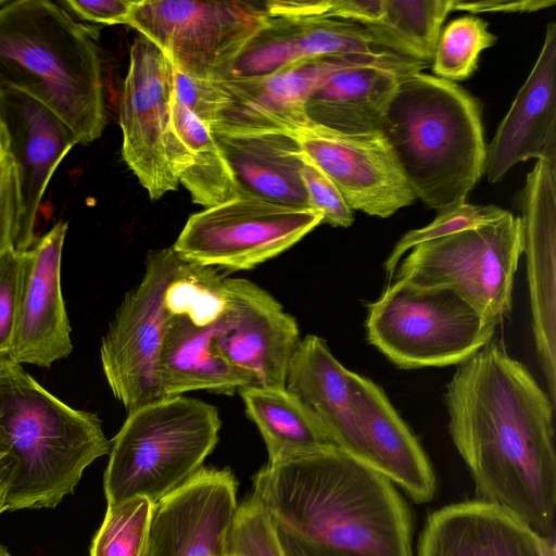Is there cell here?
Here are the masks:
<instances>
[{"instance_id": "cell-1", "label": "cell", "mask_w": 556, "mask_h": 556, "mask_svg": "<svg viewBox=\"0 0 556 556\" xmlns=\"http://www.w3.org/2000/svg\"><path fill=\"white\" fill-rule=\"evenodd\" d=\"M444 401L452 441L479 500L554 541V403L498 339L456 365Z\"/></svg>"}, {"instance_id": "cell-2", "label": "cell", "mask_w": 556, "mask_h": 556, "mask_svg": "<svg viewBox=\"0 0 556 556\" xmlns=\"http://www.w3.org/2000/svg\"><path fill=\"white\" fill-rule=\"evenodd\" d=\"M252 493L277 528L328 556H415L396 486L336 446L267 463Z\"/></svg>"}, {"instance_id": "cell-3", "label": "cell", "mask_w": 556, "mask_h": 556, "mask_svg": "<svg viewBox=\"0 0 556 556\" xmlns=\"http://www.w3.org/2000/svg\"><path fill=\"white\" fill-rule=\"evenodd\" d=\"M99 31L61 4L14 0L0 7V90L42 103L86 146L106 124Z\"/></svg>"}, {"instance_id": "cell-4", "label": "cell", "mask_w": 556, "mask_h": 556, "mask_svg": "<svg viewBox=\"0 0 556 556\" xmlns=\"http://www.w3.org/2000/svg\"><path fill=\"white\" fill-rule=\"evenodd\" d=\"M110 447L96 414L65 404L21 364L0 366V471L8 482L7 510L54 508Z\"/></svg>"}, {"instance_id": "cell-5", "label": "cell", "mask_w": 556, "mask_h": 556, "mask_svg": "<svg viewBox=\"0 0 556 556\" xmlns=\"http://www.w3.org/2000/svg\"><path fill=\"white\" fill-rule=\"evenodd\" d=\"M380 131L416 199L437 213L465 203L484 172L481 110L456 83L421 72L405 76Z\"/></svg>"}, {"instance_id": "cell-6", "label": "cell", "mask_w": 556, "mask_h": 556, "mask_svg": "<svg viewBox=\"0 0 556 556\" xmlns=\"http://www.w3.org/2000/svg\"><path fill=\"white\" fill-rule=\"evenodd\" d=\"M220 427L214 405L184 395L129 412L111 442L103 476L108 505L135 497L155 504L179 489L203 467Z\"/></svg>"}, {"instance_id": "cell-7", "label": "cell", "mask_w": 556, "mask_h": 556, "mask_svg": "<svg viewBox=\"0 0 556 556\" xmlns=\"http://www.w3.org/2000/svg\"><path fill=\"white\" fill-rule=\"evenodd\" d=\"M367 309L368 342L402 369L458 365L491 341L497 327L451 287L399 279Z\"/></svg>"}, {"instance_id": "cell-8", "label": "cell", "mask_w": 556, "mask_h": 556, "mask_svg": "<svg viewBox=\"0 0 556 556\" xmlns=\"http://www.w3.org/2000/svg\"><path fill=\"white\" fill-rule=\"evenodd\" d=\"M523 253L521 216L507 212L486 225L415 245L393 278L421 288H453L486 320L511 313L513 288Z\"/></svg>"}, {"instance_id": "cell-9", "label": "cell", "mask_w": 556, "mask_h": 556, "mask_svg": "<svg viewBox=\"0 0 556 556\" xmlns=\"http://www.w3.org/2000/svg\"><path fill=\"white\" fill-rule=\"evenodd\" d=\"M174 66L149 39L139 35L119 102L122 155L151 200L177 189L192 156L173 124Z\"/></svg>"}, {"instance_id": "cell-10", "label": "cell", "mask_w": 556, "mask_h": 556, "mask_svg": "<svg viewBox=\"0 0 556 556\" xmlns=\"http://www.w3.org/2000/svg\"><path fill=\"white\" fill-rule=\"evenodd\" d=\"M321 223L317 210L242 192L192 214L172 248L184 262L247 270L287 251Z\"/></svg>"}, {"instance_id": "cell-11", "label": "cell", "mask_w": 556, "mask_h": 556, "mask_svg": "<svg viewBox=\"0 0 556 556\" xmlns=\"http://www.w3.org/2000/svg\"><path fill=\"white\" fill-rule=\"evenodd\" d=\"M269 16L266 1H138L127 24L152 41L174 68L223 76Z\"/></svg>"}, {"instance_id": "cell-12", "label": "cell", "mask_w": 556, "mask_h": 556, "mask_svg": "<svg viewBox=\"0 0 556 556\" xmlns=\"http://www.w3.org/2000/svg\"><path fill=\"white\" fill-rule=\"evenodd\" d=\"M182 260L174 249L150 251L139 283L123 298L103 336V374L116 400L127 412L163 399L157 361L168 316L163 295Z\"/></svg>"}, {"instance_id": "cell-13", "label": "cell", "mask_w": 556, "mask_h": 556, "mask_svg": "<svg viewBox=\"0 0 556 556\" xmlns=\"http://www.w3.org/2000/svg\"><path fill=\"white\" fill-rule=\"evenodd\" d=\"M391 51L353 53L305 60L273 74L255 77L217 78L226 92V103L211 127L213 134L294 135L308 123L305 102L332 73L376 62Z\"/></svg>"}, {"instance_id": "cell-14", "label": "cell", "mask_w": 556, "mask_h": 556, "mask_svg": "<svg viewBox=\"0 0 556 556\" xmlns=\"http://www.w3.org/2000/svg\"><path fill=\"white\" fill-rule=\"evenodd\" d=\"M294 136L352 211L386 218L416 200L381 131L344 134L308 119Z\"/></svg>"}, {"instance_id": "cell-15", "label": "cell", "mask_w": 556, "mask_h": 556, "mask_svg": "<svg viewBox=\"0 0 556 556\" xmlns=\"http://www.w3.org/2000/svg\"><path fill=\"white\" fill-rule=\"evenodd\" d=\"M0 123L17 189L12 245L24 252L35 242L38 208L55 168L79 142L55 113L15 90H0Z\"/></svg>"}, {"instance_id": "cell-16", "label": "cell", "mask_w": 556, "mask_h": 556, "mask_svg": "<svg viewBox=\"0 0 556 556\" xmlns=\"http://www.w3.org/2000/svg\"><path fill=\"white\" fill-rule=\"evenodd\" d=\"M229 312L213 348L229 365L249 372L255 387L285 389L301 341L296 320L266 290L244 278H225Z\"/></svg>"}, {"instance_id": "cell-17", "label": "cell", "mask_w": 556, "mask_h": 556, "mask_svg": "<svg viewBox=\"0 0 556 556\" xmlns=\"http://www.w3.org/2000/svg\"><path fill=\"white\" fill-rule=\"evenodd\" d=\"M237 486L229 468L202 467L154 504L142 556H226Z\"/></svg>"}, {"instance_id": "cell-18", "label": "cell", "mask_w": 556, "mask_h": 556, "mask_svg": "<svg viewBox=\"0 0 556 556\" xmlns=\"http://www.w3.org/2000/svg\"><path fill=\"white\" fill-rule=\"evenodd\" d=\"M67 224L56 223L21 252L11 361L49 368L72 350L71 326L61 287Z\"/></svg>"}, {"instance_id": "cell-19", "label": "cell", "mask_w": 556, "mask_h": 556, "mask_svg": "<svg viewBox=\"0 0 556 556\" xmlns=\"http://www.w3.org/2000/svg\"><path fill=\"white\" fill-rule=\"evenodd\" d=\"M532 331L547 394L556 395V163L538 160L521 192Z\"/></svg>"}, {"instance_id": "cell-20", "label": "cell", "mask_w": 556, "mask_h": 556, "mask_svg": "<svg viewBox=\"0 0 556 556\" xmlns=\"http://www.w3.org/2000/svg\"><path fill=\"white\" fill-rule=\"evenodd\" d=\"M382 50L371 31L358 23L326 16L269 14L218 78L264 76L305 60Z\"/></svg>"}, {"instance_id": "cell-21", "label": "cell", "mask_w": 556, "mask_h": 556, "mask_svg": "<svg viewBox=\"0 0 556 556\" xmlns=\"http://www.w3.org/2000/svg\"><path fill=\"white\" fill-rule=\"evenodd\" d=\"M530 159L556 163V24L546 27L540 54L486 146L484 172L498 182Z\"/></svg>"}, {"instance_id": "cell-22", "label": "cell", "mask_w": 556, "mask_h": 556, "mask_svg": "<svg viewBox=\"0 0 556 556\" xmlns=\"http://www.w3.org/2000/svg\"><path fill=\"white\" fill-rule=\"evenodd\" d=\"M554 541L482 500L432 511L421 530L416 556H554Z\"/></svg>"}, {"instance_id": "cell-23", "label": "cell", "mask_w": 556, "mask_h": 556, "mask_svg": "<svg viewBox=\"0 0 556 556\" xmlns=\"http://www.w3.org/2000/svg\"><path fill=\"white\" fill-rule=\"evenodd\" d=\"M349 381L363 442V463L416 503L430 502L437 492V478L418 439L374 381L353 371Z\"/></svg>"}, {"instance_id": "cell-24", "label": "cell", "mask_w": 556, "mask_h": 556, "mask_svg": "<svg viewBox=\"0 0 556 556\" xmlns=\"http://www.w3.org/2000/svg\"><path fill=\"white\" fill-rule=\"evenodd\" d=\"M427 66L426 62L390 52L376 62L339 70L308 96L306 116L344 134L378 132L400 81Z\"/></svg>"}, {"instance_id": "cell-25", "label": "cell", "mask_w": 556, "mask_h": 556, "mask_svg": "<svg viewBox=\"0 0 556 556\" xmlns=\"http://www.w3.org/2000/svg\"><path fill=\"white\" fill-rule=\"evenodd\" d=\"M350 371L333 356L323 338L307 334L290 361L286 390L313 415L332 445L363 463Z\"/></svg>"}, {"instance_id": "cell-26", "label": "cell", "mask_w": 556, "mask_h": 556, "mask_svg": "<svg viewBox=\"0 0 556 556\" xmlns=\"http://www.w3.org/2000/svg\"><path fill=\"white\" fill-rule=\"evenodd\" d=\"M226 317L211 327H197L186 318L168 317L157 361L163 397L195 390L232 395L240 388L255 386L249 372L229 365L213 348L214 337Z\"/></svg>"}, {"instance_id": "cell-27", "label": "cell", "mask_w": 556, "mask_h": 556, "mask_svg": "<svg viewBox=\"0 0 556 556\" xmlns=\"http://www.w3.org/2000/svg\"><path fill=\"white\" fill-rule=\"evenodd\" d=\"M214 136L242 192L282 205L312 208L301 177L303 152L294 135Z\"/></svg>"}, {"instance_id": "cell-28", "label": "cell", "mask_w": 556, "mask_h": 556, "mask_svg": "<svg viewBox=\"0 0 556 556\" xmlns=\"http://www.w3.org/2000/svg\"><path fill=\"white\" fill-rule=\"evenodd\" d=\"M238 393L247 416L263 437L269 464L334 446L313 415L286 388L252 386L240 388Z\"/></svg>"}, {"instance_id": "cell-29", "label": "cell", "mask_w": 556, "mask_h": 556, "mask_svg": "<svg viewBox=\"0 0 556 556\" xmlns=\"http://www.w3.org/2000/svg\"><path fill=\"white\" fill-rule=\"evenodd\" d=\"M172 115L174 128L192 156L179 177L192 202L207 208L239 197L241 187L210 128L174 97Z\"/></svg>"}, {"instance_id": "cell-30", "label": "cell", "mask_w": 556, "mask_h": 556, "mask_svg": "<svg viewBox=\"0 0 556 556\" xmlns=\"http://www.w3.org/2000/svg\"><path fill=\"white\" fill-rule=\"evenodd\" d=\"M454 0H383L381 17L364 25L380 48L429 63Z\"/></svg>"}, {"instance_id": "cell-31", "label": "cell", "mask_w": 556, "mask_h": 556, "mask_svg": "<svg viewBox=\"0 0 556 556\" xmlns=\"http://www.w3.org/2000/svg\"><path fill=\"white\" fill-rule=\"evenodd\" d=\"M163 307L168 317H182L197 327H211L229 312L225 278L216 267L182 261L165 289Z\"/></svg>"}, {"instance_id": "cell-32", "label": "cell", "mask_w": 556, "mask_h": 556, "mask_svg": "<svg viewBox=\"0 0 556 556\" xmlns=\"http://www.w3.org/2000/svg\"><path fill=\"white\" fill-rule=\"evenodd\" d=\"M496 42L488 23L473 15L453 20L440 34L434 54L433 72L450 81L469 78L478 67L481 52Z\"/></svg>"}, {"instance_id": "cell-33", "label": "cell", "mask_w": 556, "mask_h": 556, "mask_svg": "<svg viewBox=\"0 0 556 556\" xmlns=\"http://www.w3.org/2000/svg\"><path fill=\"white\" fill-rule=\"evenodd\" d=\"M153 507L147 497L108 505L104 519L93 536L90 556H142Z\"/></svg>"}, {"instance_id": "cell-34", "label": "cell", "mask_w": 556, "mask_h": 556, "mask_svg": "<svg viewBox=\"0 0 556 556\" xmlns=\"http://www.w3.org/2000/svg\"><path fill=\"white\" fill-rule=\"evenodd\" d=\"M508 211L495 205H460L438 212L427 226L407 231L393 247L384 262V270L392 281L403 255L415 245L443 238L458 231L480 227L503 217Z\"/></svg>"}, {"instance_id": "cell-35", "label": "cell", "mask_w": 556, "mask_h": 556, "mask_svg": "<svg viewBox=\"0 0 556 556\" xmlns=\"http://www.w3.org/2000/svg\"><path fill=\"white\" fill-rule=\"evenodd\" d=\"M226 556H283L276 523L253 493L237 506Z\"/></svg>"}, {"instance_id": "cell-36", "label": "cell", "mask_w": 556, "mask_h": 556, "mask_svg": "<svg viewBox=\"0 0 556 556\" xmlns=\"http://www.w3.org/2000/svg\"><path fill=\"white\" fill-rule=\"evenodd\" d=\"M174 100L210 129L226 103V92L217 78H201L174 68Z\"/></svg>"}, {"instance_id": "cell-37", "label": "cell", "mask_w": 556, "mask_h": 556, "mask_svg": "<svg viewBox=\"0 0 556 556\" xmlns=\"http://www.w3.org/2000/svg\"><path fill=\"white\" fill-rule=\"evenodd\" d=\"M301 177L309 206L323 214V223L333 227H350L353 213L334 182L303 154Z\"/></svg>"}, {"instance_id": "cell-38", "label": "cell", "mask_w": 556, "mask_h": 556, "mask_svg": "<svg viewBox=\"0 0 556 556\" xmlns=\"http://www.w3.org/2000/svg\"><path fill=\"white\" fill-rule=\"evenodd\" d=\"M21 252L8 249L0 257V366L12 362Z\"/></svg>"}, {"instance_id": "cell-39", "label": "cell", "mask_w": 556, "mask_h": 556, "mask_svg": "<svg viewBox=\"0 0 556 556\" xmlns=\"http://www.w3.org/2000/svg\"><path fill=\"white\" fill-rule=\"evenodd\" d=\"M137 3L138 1L135 0H66L60 4L67 12H72L86 22L115 25L127 24Z\"/></svg>"}, {"instance_id": "cell-40", "label": "cell", "mask_w": 556, "mask_h": 556, "mask_svg": "<svg viewBox=\"0 0 556 556\" xmlns=\"http://www.w3.org/2000/svg\"><path fill=\"white\" fill-rule=\"evenodd\" d=\"M17 207L15 170L11 159L7 157L0 170V257L12 245L13 229Z\"/></svg>"}, {"instance_id": "cell-41", "label": "cell", "mask_w": 556, "mask_h": 556, "mask_svg": "<svg viewBox=\"0 0 556 556\" xmlns=\"http://www.w3.org/2000/svg\"><path fill=\"white\" fill-rule=\"evenodd\" d=\"M383 13V0H331L327 17L361 25L377 22Z\"/></svg>"}, {"instance_id": "cell-42", "label": "cell", "mask_w": 556, "mask_h": 556, "mask_svg": "<svg viewBox=\"0 0 556 556\" xmlns=\"http://www.w3.org/2000/svg\"><path fill=\"white\" fill-rule=\"evenodd\" d=\"M555 4L554 0H454V10H465L472 13L483 12H532Z\"/></svg>"}, {"instance_id": "cell-43", "label": "cell", "mask_w": 556, "mask_h": 556, "mask_svg": "<svg viewBox=\"0 0 556 556\" xmlns=\"http://www.w3.org/2000/svg\"><path fill=\"white\" fill-rule=\"evenodd\" d=\"M283 556H328L282 529L277 528Z\"/></svg>"}, {"instance_id": "cell-44", "label": "cell", "mask_w": 556, "mask_h": 556, "mask_svg": "<svg viewBox=\"0 0 556 556\" xmlns=\"http://www.w3.org/2000/svg\"><path fill=\"white\" fill-rule=\"evenodd\" d=\"M8 482L4 475L0 471V514L7 510Z\"/></svg>"}, {"instance_id": "cell-45", "label": "cell", "mask_w": 556, "mask_h": 556, "mask_svg": "<svg viewBox=\"0 0 556 556\" xmlns=\"http://www.w3.org/2000/svg\"><path fill=\"white\" fill-rule=\"evenodd\" d=\"M7 141H5V135L3 131V128L0 123V170L2 167V164L7 157Z\"/></svg>"}, {"instance_id": "cell-46", "label": "cell", "mask_w": 556, "mask_h": 556, "mask_svg": "<svg viewBox=\"0 0 556 556\" xmlns=\"http://www.w3.org/2000/svg\"><path fill=\"white\" fill-rule=\"evenodd\" d=\"M0 556H13V555H11L4 546L0 545Z\"/></svg>"}, {"instance_id": "cell-47", "label": "cell", "mask_w": 556, "mask_h": 556, "mask_svg": "<svg viewBox=\"0 0 556 556\" xmlns=\"http://www.w3.org/2000/svg\"><path fill=\"white\" fill-rule=\"evenodd\" d=\"M5 2V0H0V7L3 5Z\"/></svg>"}]
</instances>
